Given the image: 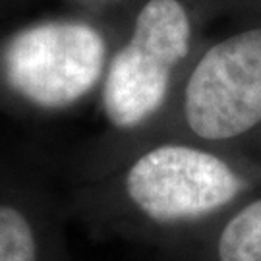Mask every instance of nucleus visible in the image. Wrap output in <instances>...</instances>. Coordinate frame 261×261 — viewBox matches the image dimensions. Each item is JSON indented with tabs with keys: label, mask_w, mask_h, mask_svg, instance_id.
<instances>
[{
	"label": "nucleus",
	"mask_w": 261,
	"mask_h": 261,
	"mask_svg": "<svg viewBox=\"0 0 261 261\" xmlns=\"http://www.w3.org/2000/svg\"><path fill=\"white\" fill-rule=\"evenodd\" d=\"M105 62L103 35L82 21H45L21 29L2 56L10 87L48 111L82 101L103 77Z\"/></svg>",
	"instance_id": "nucleus-2"
},
{
	"label": "nucleus",
	"mask_w": 261,
	"mask_h": 261,
	"mask_svg": "<svg viewBox=\"0 0 261 261\" xmlns=\"http://www.w3.org/2000/svg\"><path fill=\"white\" fill-rule=\"evenodd\" d=\"M219 261H261V199L246 205L223 228Z\"/></svg>",
	"instance_id": "nucleus-5"
},
{
	"label": "nucleus",
	"mask_w": 261,
	"mask_h": 261,
	"mask_svg": "<svg viewBox=\"0 0 261 261\" xmlns=\"http://www.w3.org/2000/svg\"><path fill=\"white\" fill-rule=\"evenodd\" d=\"M0 261H41L37 234L21 209L0 203Z\"/></svg>",
	"instance_id": "nucleus-6"
},
{
	"label": "nucleus",
	"mask_w": 261,
	"mask_h": 261,
	"mask_svg": "<svg viewBox=\"0 0 261 261\" xmlns=\"http://www.w3.org/2000/svg\"><path fill=\"white\" fill-rule=\"evenodd\" d=\"M242 180L213 153L188 145H161L126 172L132 203L157 223L192 221L230 203Z\"/></svg>",
	"instance_id": "nucleus-4"
},
{
	"label": "nucleus",
	"mask_w": 261,
	"mask_h": 261,
	"mask_svg": "<svg viewBox=\"0 0 261 261\" xmlns=\"http://www.w3.org/2000/svg\"><path fill=\"white\" fill-rule=\"evenodd\" d=\"M190 48V19L178 0H149L130 41L114 55L103 84V109L114 128L130 130L165 103L174 66Z\"/></svg>",
	"instance_id": "nucleus-1"
},
{
	"label": "nucleus",
	"mask_w": 261,
	"mask_h": 261,
	"mask_svg": "<svg viewBox=\"0 0 261 261\" xmlns=\"http://www.w3.org/2000/svg\"><path fill=\"white\" fill-rule=\"evenodd\" d=\"M192 132L209 141L230 140L261 122V29H250L211 47L184 91Z\"/></svg>",
	"instance_id": "nucleus-3"
}]
</instances>
